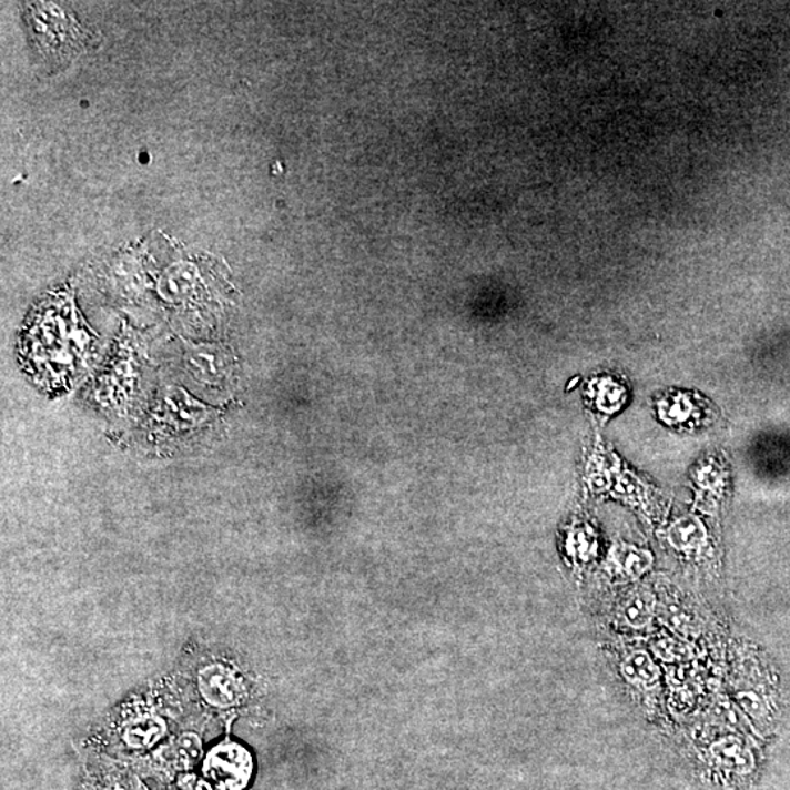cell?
I'll return each instance as SVG.
<instances>
[{
    "mask_svg": "<svg viewBox=\"0 0 790 790\" xmlns=\"http://www.w3.org/2000/svg\"><path fill=\"white\" fill-rule=\"evenodd\" d=\"M202 771L214 790H245L254 774V758L241 743L226 741L205 756Z\"/></svg>",
    "mask_w": 790,
    "mask_h": 790,
    "instance_id": "obj_1",
    "label": "cell"
},
{
    "mask_svg": "<svg viewBox=\"0 0 790 790\" xmlns=\"http://www.w3.org/2000/svg\"><path fill=\"white\" fill-rule=\"evenodd\" d=\"M198 688L209 705L219 709H229L242 698L241 681L231 668L224 665H210L198 673Z\"/></svg>",
    "mask_w": 790,
    "mask_h": 790,
    "instance_id": "obj_2",
    "label": "cell"
},
{
    "mask_svg": "<svg viewBox=\"0 0 790 790\" xmlns=\"http://www.w3.org/2000/svg\"><path fill=\"white\" fill-rule=\"evenodd\" d=\"M163 770L170 773L188 771L198 764L202 758V742L194 733H185L169 742L162 751L155 754Z\"/></svg>",
    "mask_w": 790,
    "mask_h": 790,
    "instance_id": "obj_3",
    "label": "cell"
},
{
    "mask_svg": "<svg viewBox=\"0 0 790 790\" xmlns=\"http://www.w3.org/2000/svg\"><path fill=\"white\" fill-rule=\"evenodd\" d=\"M165 735V725L155 716H142L132 720L123 730V741L132 750H150L162 741Z\"/></svg>",
    "mask_w": 790,
    "mask_h": 790,
    "instance_id": "obj_4",
    "label": "cell"
},
{
    "mask_svg": "<svg viewBox=\"0 0 790 790\" xmlns=\"http://www.w3.org/2000/svg\"><path fill=\"white\" fill-rule=\"evenodd\" d=\"M716 762L728 771L746 773L752 766L751 752L738 739L725 738L711 748Z\"/></svg>",
    "mask_w": 790,
    "mask_h": 790,
    "instance_id": "obj_5",
    "label": "cell"
},
{
    "mask_svg": "<svg viewBox=\"0 0 790 790\" xmlns=\"http://www.w3.org/2000/svg\"><path fill=\"white\" fill-rule=\"evenodd\" d=\"M621 672L629 682L650 686L658 681L660 670L646 651H634L621 664Z\"/></svg>",
    "mask_w": 790,
    "mask_h": 790,
    "instance_id": "obj_6",
    "label": "cell"
},
{
    "mask_svg": "<svg viewBox=\"0 0 790 790\" xmlns=\"http://www.w3.org/2000/svg\"><path fill=\"white\" fill-rule=\"evenodd\" d=\"M654 617V604L647 600L646 597L637 596L629 599L622 606L624 621L632 628H645L649 626Z\"/></svg>",
    "mask_w": 790,
    "mask_h": 790,
    "instance_id": "obj_7",
    "label": "cell"
},
{
    "mask_svg": "<svg viewBox=\"0 0 790 790\" xmlns=\"http://www.w3.org/2000/svg\"><path fill=\"white\" fill-rule=\"evenodd\" d=\"M656 650H658L660 658L665 660L679 659L682 658V655H686V649H683L681 645H678V641L673 640L659 641L658 645H656Z\"/></svg>",
    "mask_w": 790,
    "mask_h": 790,
    "instance_id": "obj_8",
    "label": "cell"
},
{
    "mask_svg": "<svg viewBox=\"0 0 790 790\" xmlns=\"http://www.w3.org/2000/svg\"><path fill=\"white\" fill-rule=\"evenodd\" d=\"M179 787H181V790H214L205 779L196 778L194 774L183 776L179 780Z\"/></svg>",
    "mask_w": 790,
    "mask_h": 790,
    "instance_id": "obj_9",
    "label": "cell"
},
{
    "mask_svg": "<svg viewBox=\"0 0 790 790\" xmlns=\"http://www.w3.org/2000/svg\"><path fill=\"white\" fill-rule=\"evenodd\" d=\"M82 790H98V789H95L93 783H85L84 788H82Z\"/></svg>",
    "mask_w": 790,
    "mask_h": 790,
    "instance_id": "obj_10",
    "label": "cell"
}]
</instances>
